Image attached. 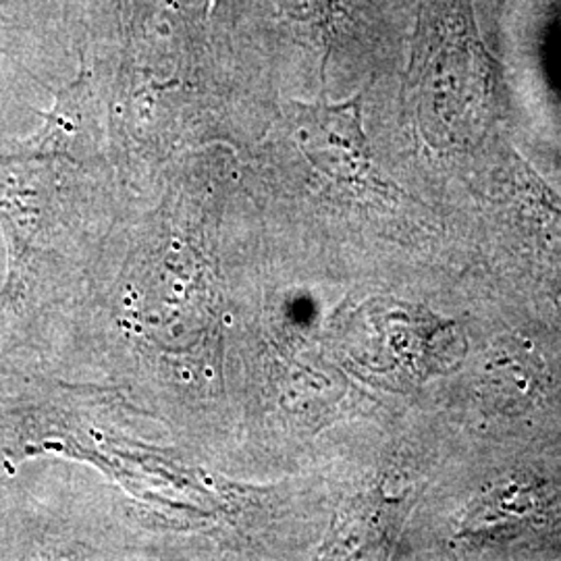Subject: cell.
<instances>
[{
  "instance_id": "5",
  "label": "cell",
  "mask_w": 561,
  "mask_h": 561,
  "mask_svg": "<svg viewBox=\"0 0 561 561\" xmlns=\"http://www.w3.org/2000/svg\"><path fill=\"white\" fill-rule=\"evenodd\" d=\"M486 368V382L493 400L507 410L526 408L541 385V364L516 343L493 352Z\"/></svg>"
},
{
  "instance_id": "2",
  "label": "cell",
  "mask_w": 561,
  "mask_h": 561,
  "mask_svg": "<svg viewBox=\"0 0 561 561\" xmlns=\"http://www.w3.org/2000/svg\"><path fill=\"white\" fill-rule=\"evenodd\" d=\"M57 159L34 154H0V225L11 250V275L0 301L23 285L32 252L48 229L57 202Z\"/></svg>"
},
{
  "instance_id": "6",
  "label": "cell",
  "mask_w": 561,
  "mask_h": 561,
  "mask_svg": "<svg viewBox=\"0 0 561 561\" xmlns=\"http://www.w3.org/2000/svg\"><path fill=\"white\" fill-rule=\"evenodd\" d=\"M280 2L294 20L308 23L314 30H319L324 38V46H329L333 36L337 0H280Z\"/></svg>"
},
{
  "instance_id": "3",
  "label": "cell",
  "mask_w": 561,
  "mask_h": 561,
  "mask_svg": "<svg viewBox=\"0 0 561 561\" xmlns=\"http://www.w3.org/2000/svg\"><path fill=\"white\" fill-rule=\"evenodd\" d=\"M296 140L321 173L347 185H381L362 129V96L340 104L294 102Z\"/></svg>"
},
{
  "instance_id": "1",
  "label": "cell",
  "mask_w": 561,
  "mask_h": 561,
  "mask_svg": "<svg viewBox=\"0 0 561 561\" xmlns=\"http://www.w3.org/2000/svg\"><path fill=\"white\" fill-rule=\"evenodd\" d=\"M493 81L495 62L468 0H422L408 85L426 140L449 146L474 138Z\"/></svg>"
},
{
  "instance_id": "4",
  "label": "cell",
  "mask_w": 561,
  "mask_h": 561,
  "mask_svg": "<svg viewBox=\"0 0 561 561\" xmlns=\"http://www.w3.org/2000/svg\"><path fill=\"white\" fill-rule=\"evenodd\" d=\"M42 117L41 131L20 144L15 152L71 162L92 157L99 144V108L85 69L60 90L55 106Z\"/></svg>"
}]
</instances>
